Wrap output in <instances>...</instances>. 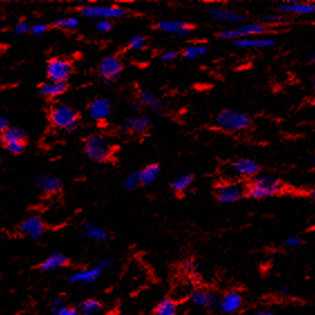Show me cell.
Wrapping results in <instances>:
<instances>
[{"label": "cell", "instance_id": "1", "mask_svg": "<svg viewBox=\"0 0 315 315\" xmlns=\"http://www.w3.org/2000/svg\"><path fill=\"white\" fill-rule=\"evenodd\" d=\"M282 183L276 176L258 174L247 189V196L252 199H264L276 196L282 191Z\"/></svg>", "mask_w": 315, "mask_h": 315}, {"label": "cell", "instance_id": "2", "mask_svg": "<svg viewBox=\"0 0 315 315\" xmlns=\"http://www.w3.org/2000/svg\"><path fill=\"white\" fill-rule=\"evenodd\" d=\"M84 154L92 161L103 163L109 161L112 157L113 148L108 137L96 133L86 139L84 144Z\"/></svg>", "mask_w": 315, "mask_h": 315}, {"label": "cell", "instance_id": "3", "mask_svg": "<svg viewBox=\"0 0 315 315\" xmlns=\"http://www.w3.org/2000/svg\"><path fill=\"white\" fill-rule=\"evenodd\" d=\"M216 122L225 131L239 132L251 126L252 119L247 113L237 109H225L218 114Z\"/></svg>", "mask_w": 315, "mask_h": 315}, {"label": "cell", "instance_id": "4", "mask_svg": "<svg viewBox=\"0 0 315 315\" xmlns=\"http://www.w3.org/2000/svg\"><path fill=\"white\" fill-rule=\"evenodd\" d=\"M51 122L61 130L72 131L77 127L78 114L68 104H57L51 112Z\"/></svg>", "mask_w": 315, "mask_h": 315}, {"label": "cell", "instance_id": "5", "mask_svg": "<svg viewBox=\"0 0 315 315\" xmlns=\"http://www.w3.org/2000/svg\"><path fill=\"white\" fill-rule=\"evenodd\" d=\"M25 132L19 127L8 126L1 133V141L5 148L12 154H19L25 150Z\"/></svg>", "mask_w": 315, "mask_h": 315}, {"label": "cell", "instance_id": "6", "mask_svg": "<svg viewBox=\"0 0 315 315\" xmlns=\"http://www.w3.org/2000/svg\"><path fill=\"white\" fill-rule=\"evenodd\" d=\"M126 14V10L117 6H84L81 9V15L88 18L99 19H114L121 18Z\"/></svg>", "mask_w": 315, "mask_h": 315}, {"label": "cell", "instance_id": "7", "mask_svg": "<svg viewBox=\"0 0 315 315\" xmlns=\"http://www.w3.org/2000/svg\"><path fill=\"white\" fill-rule=\"evenodd\" d=\"M46 74L51 82H66L72 74V65L63 59H53L47 63Z\"/></svg>", "mask_w": 315, "mask_h": 315}, {"label": "cell", "instance_id": "8", "mask_svg": "<svg viewBox=\"0 0 315 315\" xmlns=\"http://www.w3.org/2000/svg\"><path fill=\"white\" fill-rule=\"evenodd\" d=\"M266 32V26L257 23L244 24L234 29H224L219 33L220 38L223 39H242L250 36L264 34Z\"/></svg>", "mask_w": 315, "mask_h": 315}, {"label": "cell", "instance_id": "9", "mask_svg": "<svg viewBox=\"0 0 315 315\" xmlns=\"http://www.w3.org/2000/svg\"><path fill=\"white\" fill-rule=\"evenodd\" d=\"M123 63L117 56H106L99 65V75L105 82H113L122 73Z\"/></svg>", "mask_w": 315, "mask_h": 315}, {"label": "cell", "instance_id": "10", "mask_svg": "<svg viewBox=\"0 0 315 315\" xmlns=\"http://www.w3.org/2000/svg\"><path fill=\"white\" fill-rule=\"evenodd\" d=\"M217 199L225 205L236 203L244 196V188L242 185L235 183H225L218 186L216 190Z\"/></svg>", "mask_w": 315, "mask_h": 315}, {"label": "cell", "instance_id": "11", "mask_svg": "<svg viewBox=\"0 0 315 315\" xmlns=\"http://www.w3.org/2000/svg\"><path fill=\"white\" fill-rule=\"evenodd\" d=\"M157 29L176 36H186L191 32L192 27L183 20H160L157 23Z\"/></svg>", "mask_w": 315, "mask_h": 315}, {"label": "cell", "instance_id": "12", "mask_svg": "<svg viewBox=\"0 0 315 315\" xmlns=\"http://www.w3.org/2000/svg\"><path fill=\"white\" fill-rule=\"evenodd\" d=\"M208 14L216 20L225 21V23L229 24H241L246 19L245 15L241 14V12L232 9H224V8L212 7L208 10Z\"/></svg>", "mask_w": 315, "mask_h": 315}, {"label": "cell", "instance_id": "13", "mask_svg": "<svg viewBox=\"0 0 315 315\" xmlns=\"http://www.w3.org/2000/svg\"><path fill=\"white\" fill-rule=\"evenodd\" d=\"M277 10L281 14H293V15H309L313 14L315 6L312 2H296L287 1L281 3L277 7Z\"/></svg>", "mask_w": 315, "mask_h": 315}, {"label": "cell", "instance_id": "14", "mask_svg": "<svg viewBox=\"0 0 315 315\" xmlns=\"http://www.w3.org/2000/svg\"><path fill=\"white\" fill-rule=\"evenodd\" d=\"M112 112L111 110V104L108 100L105 99H96L91 102L88 106V115L94 121L101 122L109 117Z\"/></svg>", "mask_w": 315, "mask_h": 315}, {"label": "cell", "instance_id": "15", "mask_svg": "<svg viewBox=\"0 0 315 315\" xmlns=\"http://www.w3.org/2000/svg\"><path fill=\"white\" fill-rule=\"evenodd\" d=\"M20 230L26 236L36 239L43 235L44 230H45V224L43 223V220L39 217H29L21 223Z\"/></svg>", "mask_w": 315, "mask_h": 315}, {"label": "cell", "instance_id": "16", "mask_svg": "<svg viewBox=\"0 0 315 315\" xmlns=\"http://www.w3.org/2000/svg\"><path fill=\"white\" fill-rule=\"evenodd\" d=\"M151 124L150 117L146 115H139L128 120L121 126V133L128 134V133H143L148 130Z\"/></svg>", "mask_w": 315, "mask_h": 315}, {"label": "cell", "instance_id": "17", "mask_svg": "<svg viewBox=\"0 0 315 315\" xmlns=\"http://www.w3.org/2000/svg\"><path fill=\"white\" fill-rule=\"evenodd\" d=\"M234 170L237 172L239 176L243 177H255L258 175L260 167L258 163L252 159H239L233 163Z\"/></svg>", "mask_w": 315, "mask_h": 315}, {"label": "cell", "instance_id": "18", "mask_svg": "<svg viewBox=\"0 0 315 315\" xmlns=\"http://www.w3.org/2000/svg\"><path fill=\"white\" fill-rule=\"evenodd\" d=\"M139 103L141 104V106L148 108L149 110L153 111V112H161L163 106H165L163 101L160 97L149 90H140Z\"/></svg>", "mask_w": 315, "mask_h": 315}, {"label": "cell", "instance_id": "19", "mask_svg": "<svg viewBox=\"0 0 315 315\" xmlns=\"http://www.w3.org/2000/svg\"><path fill=\"white\" fill-rule=\"evenodd\" d=\"M36 187L44 193H55L62 188V181L59 178L48 175H39L36 181Z\"/></svg>", "mask_w": 315, "mask_h": 315}, {"label": "cell", "instance_id": "20", "mask_svg": "<svg viewBox=\"0 0 315 315\" xmlns=\"http://www.w3.org/2000/svg\"><path fill=\"white\" fill-rule=\"evenodd\" d=\"M273 38H242L236 39L235 45L239 48H252V50H264V48H269L275 45Z\"/></svg>", "mask_w": 315, "mask_h": 315}, {"label": "cell", "instance_id": "21", "mask_svg": "<svg viewBox=\"0 0 315 315\" xmlns=\"http://www.w3.org/2000/svg\"><path fill=\"white\" fill-rule=\"evenodd\" d=\"M242 305V297L236 292H229L220 302V310L225 314H233L239 310Z\"/></svg>", "mask_w": 315, "mask_h": 315}, {"label": "cell", "instance_id": "22", "mask_svg": "<svg viewBox=\"0 0 315 315\" xmlns=\"http://www.w3.org/2000/svg\"><path fill=\"white\" fill-rule=\"evenodd\" d=\"M102 269L99 267L90 268V269H82L74 273L70 276V282L74 283H82V284H90L95 282L101 275Z\"/></svg>", "mask_w": 315, "mask_h": 315}, {"label": "cell", "instance_id": "23", "mask_svg": "<svg viewBox=\"0 0 315 315\" xmlns=\"http://www.w3.org/2000/svg\"><path fill=\"white\" fill-rule=\"evenodd\" d=\"M67 90L66 82H51L45 83L39 87V94L45 97H55L62 95Z\"/></svg>", "mask_w": 315, "mask_h": 315}, {"label": "cell", "instance_id": "24", "mask_svg": "<svg viewBox=\"0 0 315 315\" xmlns=\"http://www.w3.org/2000/svg\"><path fill=\"white\" fill-rule=\"evenodd\" d=\"M160 166L158 163H151V165L146 166L144 169L139 171L141 185L148 186L153 183V181L158 178L159 174H160Z\"/></svg>", "mask_w": 315, "mask_h": 315}, {"label": "cell", "instance_id": "25", "mask_svg": "<svg viewBox=\"0 0 315 315\" xmlns=\"http://www.w3.org/2000/svg\"><path fill=\"white\" fill-rule=\"evenodd\" d=\"M83 230L88 238L94 239L96 242H105L109 237V234L104 228L97 227V226L90 223L83 226Z\"/></svg>", "mask_w": 315, "mask_h": 315}, {"label": "cell", "instance_id": "26", "mask_svg": "<svg viewBox=\"0 0 315 315\" xmlns=\"http://www.w3.org/2000/svg\"><path fill=\"white\" fill-rule=\"evenodd\" d=\"M66 263H67L66 256H64L63 254H60V252H55V254L51 255L48 258L43 261L41 267L44 270H52L62 267V266L66 265Z\"/></svg>", "mask_w": 315, "mask_h": 315}, {"label": "cell", "instance_id": "27", "mask_svg": "<svg viewBox=\"0 0 315 315\" xmlns=\"http://www.w3.org/2000/svg\"><path fill=\"white\" fill-rule=\"evenodd\" d=\"M191 300L194 304H197L199 306H211L215 304L216 297L209 292L200 290L192 293Z\"/></svg>", "mask_w": 315, "mask_h": 315}, {"label": "cell", "instance_id": "28", "mask_svg": "<svg viewBox=\"0 0 315 315\" xmlns=\"http://www.w3.org/2000/svg\"><path fill=\"white\" fill-rule=\"evenodd\" d=\"M207 46L202 45V44H193V45H189L185 48L184 51V57L187 60H196L199 57H202L203 55L207 54Z\"/></svg>", "mask_w": 315, "mask_h": 315}, {"label": "cell", "instance_id": "29", "mask_svg": "<svg viewBox=\"0 0 315 315\" xmlns=\"http://www.w3.org/2000/svg\"><path fill=\"white\" fill-rule=\"evenodd\" d=\"M193 181V176L189 174H184L177 177L171 183V187L174 188L175 191L181 192L187 189Z\"/></svg>", "mask_w": 315, "mask_h": 315}, {"label": "cell", "instance_id": "30", "mask_svg": "<svg viewBox=\"0 0 315 315\" xmlns=\"http://www.w3.org/2000/svg\"><path fill=\"white\" fill-rule=\"evenodd\" d=\"M155 315H177V304L171 300H165L158 304Z\"/></svg>", "mask_w": 315, "mask_h": 315}, {"label": "cell", "instance_id": "31", "mask_svg": "<svg viewBox=\"0 0 315 315\" xmlns=\"http://www.w3.org/2000/svg\"><path fill=\"white\" fill-rule=\"evenodd\" d=\"M101 310L100 302L95 300H87L81 305L82 315H95Z\"/></svg>", "mask_w": 315, "mask_h": 315}, {"label": "cell", "instance_id": "32", "mask_svg": "<svg viewBox=\"0 0 315 315\" xmlns=\"http://www.w3.org/2000/svg\"><path fill=\"white\" fill-rule=\"evenodd\" d=\"M124 188L126 190H133L141 186V179H140V174L139 171H134L126 177L124 179Z\"/></svg>", "mask_w": 315, "mask_h": 315}, {"label": "cell", "instance_id": "33", "mask_svg": "<svg viewBox=\"0 0 315 315\" xmlns=\"http://www.w3.org/2000/svg\"><path fill=\"white\" fill-rule=\"evenodd\" d=\"M79 24V21L75 17H65V18L57 19L55 25L57 27L63 28V29H73L76 28Z\"/></svg>", "mask_w": 315, "mask_h": 315}, {"label": "cell", "instance_id": "34", "mask_svg": "<svg viewBox=\"0 0 315 315\" xmlns=\"http://www.w3.org/2000/svg\"><path fill=\"white\" fill-rule=\"evenodd\" d=\"M146 39L144 36H141V35H137V36L132 37L128 42V48L132 51L139 52L142 51L145 47Z\"/></svg>", "mask_w": 315, "mask_h": 315}, {"label": "cell", "instance_id": "35", "mask_svg": "<svg viewBox=\"0 0 315 315\" xmlns=\"http://www.w3.org/2000/svg\"><path fill=\"white\" fill-rule=\"evenodd\" d=\"M261 20L267 24H282L287 21V18L285 16L279 14H267L261 17Z\"/></svg>", "mask_w": 315, "mask_h": 315}, {"label": "cell", "instance_id": "36", "mask_svg": "<svg viewBox=\"0 0 315 315\" xmlns=\"http://www.w3.org/2000/svg\"><path fill=\"white\" fill-rule=\"evenodd\" d=\"M112 27H113L112 23H111V21H109V20H106V19L99 20L96 23V29L102 33L110 32V30L112 29Z\"/></svg>", "mask_w": 315, "mask_h": 315}, {"label": "cell", "instance_id": "37", "mask_svg": "<svg viewBox=\"0 0 315 315\" xmlns=\"http://www.w3.org/2000/svg\"><path fill=\"white\" fill-rule=\"evenodd\" d=\"M30 30H32V33L35 35V36H41V35L45 34L47 30H48V27L46 24H43V23H39V24H36L34 25L32 28H30Z\"/></svg>", "mask_w": 315, "mask_h": 315}, {"label": "cell", "instance_id": "38", "mask_svg": "<svg viewBox=\"0 0 315 315\" xmlns=\"http://www.w3.org/2000/svg\"><path fill=\"white\" fill-rule=\"evenodd\" d=\"M29 30H30V27H29V25L26 23V21H20V23L17 24L16 28H15V32L19 35L28 33Z\"/></svg>", "mask_w": 315, "mask_h": 315}, {"label": "cell", "instance_id": "39", "mask_svg": "<svg viewBox=\"0 0 315 315\" xmlns=\"http://www.w3.org/2000/svg\"><path fill=\"white\" fill-rule=\"evenodd\" d=\"M53 315H77V313L76 311H74L73 309L64 308V306H62V308L60 309H56Z\"/></svg>", "mask_w": 315, "mask_h": 315}, {"label": "cell", "instance_id": "40", "mask_svg": "<svg viewBox=\"0 0 315 315\" xmlns=\"http://www.w3.org/2000/svg\"><path fill=\"white\" fill-rule=\"evenodd\" d=\"M176 59H177V53L174 52V51L166 52V53H163V54L161 55V61L166 62V63H170V62H172Z\"/></svg>", "mask_w": 315, "mask_h": 315}, {"label": "cell", "instance_id": "41", "mask_svg": "<svg viewBox=\"0 0 315 315\" xmlns=\"http://www.w3.org/2000/svg\"><path fill=\"white\" fill-rule=\"evenodd\" d=\"M301 244V239L296 236H292L286 239V245L288 247H297Z\"/></svg>", "mask_w": 315, "mask_h": 315}, {"label": "cell", "instance_id": "42", "mask_svg": "<svg viewBox=\"0 0 315 315\" xmlns=\"http://www.w3.org/2000/svg\"><path fill=\"white\" fill-rule=\"evenodd\" d=\"M8 120L3 117V115L0 113V133H2L5 130L8 128Z\"/></svg>", "mask_w": 315, "mask_h": 315}, {"label": "cell", "instance_id": "43", "mask_svg": "<svg viewBox=\"0 0 315 315\" xmlns=\"http://www.w3.org/2000/svg\"><path fill=\"white\" fill-rule=\"evenodd\" d=\"M109 266H111V260L110 259H103V260H101L99 264H97V267L101 268L102 270H103L106 267H109Z\"/></svg>", "mask_w": 315, "mask_h": 315}, {"label": "cell", "instance_id": "44", "mask_svg": "<svg viewBox=\"0 0 315 315\" xmlns=\"http://www.w3.org/2000/svg\"><path fill=\"white\" fill-rule=\"evenodd\" d=\"M53 306H54V309L56 310V309H60V308H62V301L60 300V299H56L54 302H53Z\"/></svg>", "mask_w": 315, "mask_h": 315}, {"label": "cell", "instance_id": "45", "mask_svg": "<svg viewBox=\"0 0 315 315\" xmlns=\"http://www.w3.org/2000/svg\"><path fill=\"white\" fill-rule=\"evenodd\" d=\"M131 106L133 109H139L141 104L139 103V101H135V102H133V103H131Z\"/></svg>", "mask_w": 315, "mask_h": 315}, {"label": "cell", "instance_id": "46", "mask_svg": "<svg viewBox=\"0 0 315 315\" xmlns=\"http://www.w3.org/2000/svg\"><path fill=\"white\" fill-rule=\"evenodd\" d=\"M252 315H273V314L269 313V312H258V313L252 314Z\"/></svg>", "mask_w": 315, "mask_h": 315}, {"label": "cell", "instance_id": "47", "mask_svg": "<svg viewBox=\"0 0 315 315\" xmlns=\"http://www.w3.org/2000/svg\"><path fill=\"white\" fill-rule=\"evenodd\" d=\"M314 60H315V56H314V53H312V54L310 55V62H311V64H314Z\"/></svg>", "mask_w": 315, "mask_h": 315}, {"label": "cell", "instance_id": "48", "mask_svg": "<svg viewBox=\"0 0 315 315\" xmlns=\"http://www.w3.org/2000/svg\"><path fill=\"white\" fill-rule=\"evenodd\" d=\"M121 315H124V314H121Z\"/></svg>", "mask_w": 315, "mask_h": 315}]
</instances>
